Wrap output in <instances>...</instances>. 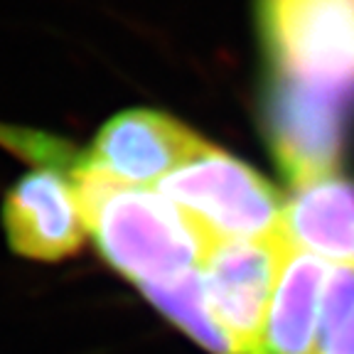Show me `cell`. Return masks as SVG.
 Wrapping results in <instances>:
<instances>
[{"instance_id":"cell-4","label":"cell","mask_w":354,"mask_h":354,"mask_svg":"<svg viewBox=\"0 0 354 354\" xmlns=\"http://www.w3.org/2000/svg\"><path fill=\"white\" fill-rule=\"evenodd\" d=\"M349 111L352 101L271 74L261 99V128L293 187L335 175L347 148Z\"/></svg>"},{"instance_id":"cell-5","label":"cell","mask_w":354,"mask_h":354,"mask_svg":"<svg viewBox=\"0 0 354 354\" xmlns=\"http://www.w3.org/2000/svg\"><path fill=\"white\" fill-rule=\"evenodd\" d=\"M293 243L288 236L268 241H212L202 276L216 320L241 354H266V322L273 290Z\"/></svg>"},{"instance_id":"cell-12","label":"cell","mask_w":354,"mask_h":354,"mask_svg":"<svg viewBox=\"0 0 354 354\" xmlns=\"http://www.w3.org/2000/svg\"><path fill=\"white\" fill-rule=\"evenodd\" d=\"M320 354H354V308L335 330L320 337Z\"/></svg>"},{"instance_id":"cell-3","label":"cell","mask_w":354,"mask_h":354,"mask_svg":"<svg viewBox=\"0 0 354 354\" xmlns=\"http://www.w3.org/2000/svg\"><path fill=\"white\" fill-rule=\"evenodd\" d=\"M271 74L354 101V0H256Z\"/></svg>"},{"instance_id":"cell-6","label":"cell","mask_w":354,"mask_h":354,"mask_svg":"<svg viewBox=\"0 0 354 354\" xmlns=\"http://www.w3.org/2000/svg\"><path fill=\"white\" fill-rule=\"evenodd\" d=\"M207 148V140L172 116L131 109L101 128L86 160L116 183L148 187L160 185L170 172Z\"/></svg>"},{"instance_id":"cell-8","label":"cell","mask_w":354,"mask_h":354,"mask_svg":"<svg viewBox=\"0 0 354 354\" xmlns=\"http://www.w3.org/2000/svg\"><path fill=\"white\" fill-rule=\"evenodd\" d=\"M283 229L295 249L354 266V180L327 175L295 187Z\"/></svg>"},{"instance_id":"cell-7","label":"cell","mask_w":354,"mask_h":354,"mask_svg":"<svg viewBox=\"0 0 354 354\" xmlns=\"http://www.w3.org/2000/svg\"><path fill=\"white\" fill-rule=\"evenodd\" d=\"M3 227L25 259L59 261L79 251L86 224L72 177L52 165L25 175L6 197Z\"/></svg>"},{"instance_id":"cell-9","label":"cell","mask_w":354,"mask_h":354,"mask_svg":"<svg viewBox=\"0 0 354 354\" xmlns=\"http://www.w3.org/2000/svg\"><path fill=\"white\" fill-rule=\"evenodd\" d=\"M327 268L315 254L290 249L266 322V354H315Z\"/></svg>"},{"instance_id":"cell-11","label":"cell","mask_w":354,"mask_h":354,"mask_svg":"<svg viewBox=\"0 0 354 354\" xmlns=\"http://www.w3.org/2000/svg\"><path fill=\"white\" fill-rule=\"evenodd\" d=\"M354 308V266L339 263L327 273L325 295H322V320L320 337L332 332Z\"/></svg>"},{"instance_id":"cell-1","label":"cell","mask_w":354,"mask_h":354,"mask_svg":"<svg viewBox=\"0 0 354 354\" xmlns=\"http://www.w3.org/2000/svg\"><path fill=\"white\" fill-rule=\"evenodd\" d=\"M99 254L136 286L202 268L212 239L165 194L116 183L82 158L69 172Z\"/></svg>"},{"instance_id":"cell-10","label":"cell","mask_w":354,"mask_h":354,"mask_svg":"<svg viewBox=\"0 0 354 354\" xmlns=\"http://www.w3.org/2000/svg\"><path fill=\"white\" fill-rule=\"evenodd\" d=\"M143 295L160 310L167 320L175 322L185 335L199 342L212 354H241L221 322L216 320L214 310L207 298L205 276L199 268L175 276L170 281L145 283L140 286Z\"/></svg>"},{"instance_id":"cell-2","label":"cell","mask_w":354,"mask_h":354,"mask_svg":"<svg viewBox=\"0 0 354 354\" xmlns=\"http://www.w3.org/2000/svg\"><path fill=\"white\" fill-rule=\"evenodd\" d=\"M160 194L212 241H268L286 236V202L251 165L214 145L162 180Z\"/></svg>"}]
</instances>
